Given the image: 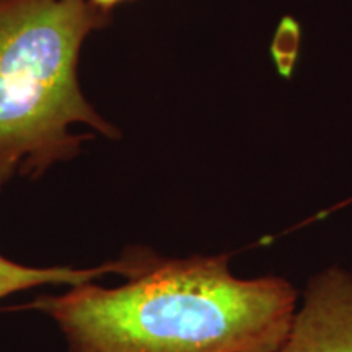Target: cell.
Here are the masks:
<instances>
[{
    "mask_svg": "<svg viewBox=\"0 0 352 352\" xmlns=\"http://www.w3.org/2000/svg\"><path fill=\"white\" fill-rule=\"evenodd\" d=\"M297 305L287 279L235 276L228 254L147 250L120 287L74 285L26 308L56 321L69 352H277Z\"/></svg>",
    "mask_w": 352,
    "mask_h": 352,
    "instance_id": "1",
    "label": "cell"
},
{
    "mask_svg": "<svg viewBox=\"0 0 352 352\" xmlns=\"http://www.w3.org/2000/svg\"><path fill=\"white\" fill-rule=\"evenodd\" d=\"M91 2L96 3V6H98L100 8H103V10H108L109 12L114 6H118V3L124 2V0H91Z\"/></svg>",
    "mask_w": 352,
    "mask_h": 352,
    "instance_id": "6",
    "label": "cell"
},
{
    "mask_svg": "<svg viewBox=\"0 0 352 352\" xmlns=\"http://www.w3.org/2000/svg\"><path fill=\"white\" fill-rule=\"evenodd\" d=\"M144 254L145 248H131L118 261H109L96 267H87V270H76L69 266H25L0 254V298L47 284H65L74 287V285L91 283L107 274H122L129 277L139 270Z\"/></svg>",
    "mask_w": 352,
    "mask_h": 352,
    "instance_id": "4",
    "label": "cell"
},
{
    "mask_svg": "<svg viewBox=\"0 0 352 352\" xmlns=\"http://www.w3.org/2000/svg\"><path fill=\"white\" fill-rule=\"evenodd\" d=\"M302 43V30L297 20L292 16H284L277 26L271 44V57L274 60L277 72L289 78L292 76L298 59Z\"/></svg>",
    "mask_w": 352,
    "mask_h": 352,
    "instance_id": "5",
    "label": "cell"
},
{
    "mask_svg": "<svg viewBox=\"0 0 352 352\" xmlns=\"http://www.w3.org/2000/svg\"><path fill=\"white\" fill-rule=\"evenodd\" d=\"M277 352H352V274L327 267L308 280Z\"/></svg>",
    "mask_w": 352,
    "mask_h": 352,
    "instance_id": "3",
    "label": "cell"
},
{
    "mask_svg": "<svg viewBox=\"0 0 352 352\" xmlns=\"http://www.w3.org/2000/svg\"><path fill=\"white\" fill-rule=\"evenodd\" d=\"M108 20L91 0H0V189L76 157L90 135L74 124L118 138L78 83L83 41Z\"/></svg>",
    "mask_w": 352,
    "mask_h": 352,
    "instance_id": "2",
    "label": "cell"
}]
</instances>
